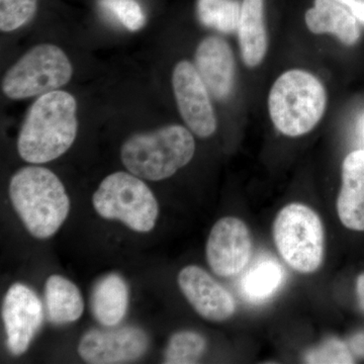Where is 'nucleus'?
Returning a JSON list of instances; mask_svg holds the SVG:
<instances>
[{"mask_svg":"<svg viewBox=\"0 0 364 364\" xmlns=\"http://www.w3.org/2000/svg\"><path fill=\"white\" fill-rule=\"evenodd\" d=\"M195 152L193 134L179 124H170L130 136L122 146L121 159L134 176L160 181L188 165Z\"/></svg>","mask_w":364,"mask_h":364,"instance_id":"7ed1b4c3","label":"nucleus"},{"mask_svg":"<svg viewBox=\"0 0 364 364\" xmlns=\"http://www.w3.org/2000/svg\"><path fill=\"white\" fill-rule=\"evenodd\" d=\"M177 282L188 303L203 318L222 322L234 315L233 296L203 268L196 265L184 267Z\"/></svg>","mask_w":364,"mask_h":364,"instance_id":"f8f14e48","label":"nucleus"},{"mask_svg":"<svg viewBox=\"0 0 364 364\" xmlns=\"http://www.w3.org/2000/svg\"><path fill=\"white\" fill-rule=\"evenodd\" d=\"M305 23L316 35L332 33L346 46L355 44L360 37L355 16L336 0H313L305 13Z\"/></svg>","mask_w":364,"mask_h":364,"instance_id":"2eb2a0df","label":"nucleus"},{"mask_svg":"<svg viewBox=\"0 0 364 364\" xmlns=\"http://www.w3.org/2000/svg\"><path fill=\"white\" fill-rule=\"evenodd\" d=\"M238 37L244 63L259 65L267 52L265 0H241Z\"/></svg>","mask_w":364,"mask_h":364,"instance_id":"dca6fc26","label":"nucleus"},{"mask_svg":"<svg viewBox=\"0 0 364 364\" xmlns=\"http://www.w3.org/2000/svg\"><path fill=\"white\" fill-rule=\"evenodd\" d=\"M273 238L279 255L296 272L312 273L324 258V227L317 213L303 203L282 208L273 223Z\"/></svg>","mask_w":364,"mask_h":364,"instance_id":"423d86ee","label":"nucleus"},{"mask_svg":"<svg viewBox=\"0 0 364 364\" xmlns=\"http://www.w3.org/2000/svg\"><path fill=\"white\" fill-rule=\"evenodd\" d=\"M38 11V0H0V30L11 33L30 23Z\"/></svg>","mask_w":364,"mask_h":364,"instance_id":"5701e85b","label":"nucleus"},{"mask_svg":"<svg viewBox=\"0 0 364 364\" xmlns=\"http://www.w3.org/2000/svg\"><path fill=\"white\" fill-rule=\"evenodd\" d=\"M359 131H360L361 138H363L364 143V114L361 117L360 122H359Z\"/></svg>","mask_w":364,"mask_h":364,"instance_id":"cd10ccee","label":"nucleus"},{"mask_svg":"<svg viewBox=\"0 0 364 364\" xmlns=\"http://www.w3.org/2000/svg\"><path fill=\"white\" fill-rule=\"evenodd\" d=\"M9 198L26 230L38 239L52 237L70 212V200L63 183L45 167L18 170L11 177Z\"/></svg>","mask_w":364,"mask_h":364,"instance_id":"f03ea898","label":"nucleus"},{"mask_svg":"<svg viewBox=\"0 0 364 364\" xmlns=\"http://www.w3.org/2000/svg\"><path fill=\"white\" fill-rule=\"evenodd\" d=\"M77 104L70 93L54 90L41 95L31 105L18 139L21 159L44 164L70 149L77 136Z\"/></svg>","mask_w":364,"mask_h":364,"instance_id":"f257e3e1","label":"nucleus"},{"mask_svg":"<svg viewBox=\"0 0 364 364\" xmlns=\"http://www.w3.org/2000/svg\"><path fill=\"white\" fill-rule=\"evenodd\" d=\"M205 253L218 277H231L243 272L252 255V238L245 223L234 217L219 220L208 236Z\"/></svg>","mask_w":364,"mask_h":364,"instance_id":"1a4fd4ad","label":"nucleus"},{"mask_svg":"<svg viewBox=\"0 0 364 364\" xmlns=\"http://www.w3.org/2000/svg\"><path fill=\"white\" fill-rule=\"evenodd\" d=\"M349 347L356 355L364 356V333L354 335L349 342Z\"/></svg>","mask_w":364,"mask_h":364,"instance_id":"a878e982","label":"nucleus"},{"mask_svg":"<svg viewBox=\"0 0 364 364\" xmlns=\"http://www.w3.org/2000/svg\"><path fill=\"white\" fill-rule=\"evenodd\" d=\"M172 87L177 107L188 128L200 138H208L217 131V117L198 69L191 62L182 60L173 69Z\"/></svg>","mask_w":364,"mask_h":364,"instance_id":"6e6552de","label":"nucleus"},{"mask_svg":"<svg viewBox=\"0 0 364 364\" xmlns=\"http://www.w3.org/2000/svg\"><path fill=\"white\" fill-rule=\"evenodd\" d=\"M356 291H358L359 306L364 311V273L359 275L358 284H356Z\"/></svg>","mask_w":364,"mask_h":364,"instance_id":"bb28decb","label":"nucleus"},{"mask_svg":"<svg viewBox=\"0 0 364 364\" xmlns=\"http://www.w3.org/2000/svg\"><path fill=\"white\" fill-rule=\"evenodd\" d=\"M207 348L202 335L193 331H181L172 335L164 354V363H198Z\"/></svg>","mask_w":364,"mask_h":364,"instance_id":"412c9836","label":"nucleus"},{"mask_svg":"<svg viewBox=\"0 0 364 364\" xmlns=\"http://www.w3.org/2000/svg\"><path fill=\"white\" fill-rule=\"evenodd\" d=\"M198 21L207 28L230 33L238 31L241 14L239 0H198Z\"/></svg>","mask_w":364,"mask_h":364,"instance_id":"aec40b11","label":"nucleus"},{"mask_svg":"<svg viewBox=\"0 0 364 364\" xmlns=\"http://www.w3.org/2000/svg\"><path fill=\"white\" fill-rule=\"evenodd\" d=\"M196 67L213 97L226 100L231 95L236 66L226 41L215 36L203 39L196 49Z\"/></svg>","mask_w":364,"mask_h":364,"instance_id":"ddd939ff","label":"nucleus"},{"mask_svg":"<svg viewBox=\"0 0 364 364\" xmlns=\"http://www.w3.org/2000/svg\"><path fill=\"white\" fill-rule=\"evenodd\" d=\"M92 203L100 217L117 220L139 233L152 231L159 215L154 193L131 172H114L105 177L92 196Z\"/></svg>","mask_w":364,"mask_h":364,"instance_id":"39448f33","label":"nucleus"},{"mask_svg":"<svg viewBox=\"0 0 364 364\" xmlns=\"http://www.w3.org/2000/svg\"><path fill=\"white\" fill-rule=\"evenodd\" d=\"M304 361L311 364H351L354 358L348 345L341 340L330 338L306 351Z\"/></svg>","mask_w":364,"mask_h":364,"instance_id":"b1692460","label":"nucleus"},{"mask_svg":"<svg viewBox=\"0 0 364 364\" xmlns=\"http://www.w3.org/2000/svg\"><path fill=\"white\" fill-rule=\"evenodd\" d=\"M337 212L347 229L364 231V150L353 151L345 157Z\"/></svg>","mask_w":364,"mask_h":364,"instance_id":"4468645a","label":"nucleus"},{"mask_svg":"<svg viewBox=\"0 0 364 364\" xmlns=\"http://www.w3.org/2000/svg\"><path fill=\"white\" fill-rule=\"evenodd\" d=\"M129 305V289L126 282L111 273L97 282L91 296L95 318L105 327H114L122 322Z\"/></svg>","mask_w":364,"mask_h":364,"instance_id":"f3484780","label":"nucleus"},{"mask_svg":"<svg viewBox=\"0 0 364 364\" xmlns=\"http://www.w3.org/2000/svg\"><path fill=\"white\" fill-rule=\"evenodd\" d=\"M72 75L73 67L63 50L52 44H40L6 71L1 90L14 100L41 97L66 85Z\"/></svg>","mask_w":364,"mask_h":364,"instance_id":"0eeeda50","label":"nucleus"},{"mask_svg":"<svg viewBox=\"0 0 364 364\" xmlns=\"http://www.w3.org/2000/svg\"><path fill=\"white\" fill-rule=\"evenodd\" d=\"M342 6L347 7L356 20L364 25V0H336Z\"/></svg>","mask_w":364,"mask_h":364,"instance_id":"393cba45","label":"nucleus"},{"mask_svg":"<svg viewBox=\"0 0 364 364\" xmlns=\"http://www.w3.org/2000/svg\"><path fill=\"white\" fill-rule=\"evenodd\" d=\"M284 282V269L277 260L264 258L258 261L244 275L241 291L251 303H261L272 298Z\"/></svg>","mask_w":364,"mask_h":364,"instance_id":"6ab92c4d","label":"nucleus"},{"mask_svg":"<svg viewBox=\"0 0 364 364\" xmlns=\"http://www.w3.org/2000/svg\"><path fill=\"white\" fill-rule=\"evenodd\" d=\"M327 105L324 85L313 74L293 69L275 81L268 97V109L275 128L289 136L308 134L317 126Z\"/></svg>","mask_w":364,"mask_h":364,"instance_id":"20e7f679","label":"nucleus"},{"mask_svg":"<svg viewBox=\"0 0 364 364\" xmlns=\"http://www.w3.org/2000/svg\"><path fill=\"white\" fill-rule=\"evenodd\" d=\"M43 306L32 289L21 284L9 287L2 306L6 342L14 355L28 350L43 322Z\"/></svg>","mask_w":364,"mask_h":364,"instance_id":"9b49d317","label":"nucleus"},{"mask_svg":"<svg viewBox=\"0 0 364 364\" xmlns=\"http://www.w3.org/2000/svg\"><path fill=\"white\" fill-rule=\"evenodd\" d=\"M98 6L130 32L145 26L146 14L136 0H98Z\"/></svg>","mask_w":364,"mask_h":364,"instance_id":"4be33fe9","label":"nucleus"},{"mask_svg":"<svg viewBox=\"0 0 364 364\" xmlns=\"http://www.w3.org/2000/svg\"><path fill=\"white\" fill-rule=\"evenodd\" d=\"M149 346L147 334L140 328L90 330L78 345V353L90 364L128 363L142 358Z\"/></svg>","mask_w":364,"mask_h":364,"instance_id":"9d476101","label":"nucleus"},{"mask_svg":"<svg viewBox=\"0 0 364 364\" xmlns=\"http://www.w3.org/2000/svg\"><path fill=\"white\" fill-rule=\"evenodd\" d=\"M45 303L48 317L56 325L75 322L85 311V301L78 287L58 274L51 275L46 282Z\"/></svg>","mask_w":364,"mask_h":364,"instance_id":"a211bd4d","label":"nucleus"}]
</instances>
